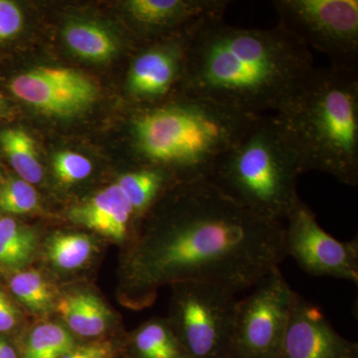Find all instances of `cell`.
Wrapping results in <instances>:
<instances>
[{
  "label": "cell",
  "instance_id": "obj_1",
  "mask_svg": "<svg viewBox=\"0 0 358 358\" xmlns=\"http://www.w3.org/2000/svg\"><path fill=\"white\" fill-rule=\"evenodd\" d=\"M174 187L129 264L141 301L162 285L186 281L218 282L239 293L286 258L280 221L247 210L209 179Z\"/></svg>",
  "mask_w": 358,
  "mask_h": 358
},
{
  "label": "cell",
  "instance_id": "obj_2",
  "mask_svg": "<svg viewBox=\"0 0 358 358\" xmlns=\"http://www.w3.org/2000/svg\"><path fill=\"white\" fill-rule=\"evenodd\" d=\"M207 18L193 36L176 93L251 115H275L313 68L310 49L278 24L268 29Z\"/></svg>",
  "mask_w": 358,
  "mask_h": 358
},
{
  "label": "cell",
  "instance_id": "obj_3",
  "mask_svg": "<svg viewBox=\"0 0 358 358\" xmlns=\"http://www.w3.org/2000/svg\"><path fill=\"white\" fill-rule=\"evenodd\" d=\"M258 117L201 96L176 93L136 112L129 131L143 166L164 169L178 183L192 182L208 178L221 155Z\"/></svg>",
  "mask_w": 358,
  "mask_h": 358
},
{
  "label": "cell",
  "instance_id": "obj_4",
  "mask_svg": "<svg viewBox=\"0 0 358 358\" xmlns=\"http://www.w3.org/2000/svg\"><path fill=\"white\" fill-rule=\"evenodd\" d=\"M301 171L358 183V72L315 68L281 110L273 115Z\"/></svg>",
  "mask_w": 358,
  "mask_h": 358
},
{
  "label": "cell",
  "instance_id": "obj_5",
  "mask_svg": "<svg viewBox=\"0 0 358 358\" xmlns=\"http://www.w3.org/2000/svg\"><path fill=\"white\" fill-rule=\"evenodd\" d=\"M300 162L273 115H262L221 155L207 179L240 206L268 220L286 219L299 197Z\"/></svg>",
  "mask_w": 358,
  "mask_h": 358
},
{
  "label": "cell",
  "instance_id": "obj_6",
  "mask_svg": "<svg viewBox=\"0 0 358 358\" xmlns=\"http://www.w3.org/2000/svg\"><path fill=\"white\" fill-rule=\"evenodd\" d=\"M169 322L189 358H230L237 292L218 282L173 284Z\"/></svg>",
  "mask_w": 358,
  "mask_h": 358
},
{
  "label": "cell",
  "instance_id": "obj_7",
  "mask_svg": "<svg viewBox=\"0 0 358 358\" xmlns=\"http://www.w3.org/2000/svg\"><path fill=\"white\" fill-rule=\"evenodd\" d=\"M272 6L278 24L326 54L331 67L357 71V0H275Z\"/></svg>",
  "mask_w": 358,
  "mask_h": 358
},
{
  "label": "cell",
  "instance_id": "obj_8",
  "mask_svg": "<svg viewBox=\"0 0 358 358\" xmlns=\"http://www.w3.org/2000/svg\"><path fill=\"white\" fill-rule=\"evenodd\" d=\"M253 294L238 301L231 336L230 358H278L294 292L279 268L257 285Z\"/></svg>",
  "mask_w": 358,
  "mask_h": 358
},
{
  "label": "cell",
  "instance_id": "obj_9",
  "mask_svg": "<svg viewBox=\"0 0 358 358\" xmlns=\"http://www.w3.org/2000/svg\"><path fill=\"white\" fill-rule=\"evenodd\" d=\"M285 256L313 277L358 282V241L341 242L320 227L315 212L298 200L284 224Z\"/></svg>",
  "mask_w": 358,
  "mask_h": 358
},
{
  "label": "cell",
  "instance_id": "obj_10",
  "mask_svg": "<svg viewBox=\"0 0 358 358\" xmlns=\"http://www.w3.org/2000/svg\"><path fill=\"white\" fill-rule=\"evenodd\" d=\"M20 102L51 117L81 114L96 102L99 89L86 75L69 68L39 67L14 76L8 84Z\"/></svg>",
  "mask_w": 358,
  "mask_h": 358
},
{
  "label": "cell",
  "instance_id": "obj_11",
  "mask_svg": "<svg viewBox=\"0 0 358 358\" xmlns=\"http://www.w3.org/2000/svg\"><path fill=\"white\" fill-rule=\"evenodd\" d=\"M202 22L150 45L134 58L127 77V91L134 101L154 105L176 93L193 36Z\"/></svg>",
  "mask_w": 358,
  "mask_h": 358
},
{
  "label": "cell",
  "instance_id": "obj_12",
  "mask_svg": "<svg viewBox=\"0 0 358 358\" xmlns=\"http://www.w3.org/2000/svg\"><path fill=\"white\" fill-rule=\"evenodd\" d=\"M357 357V343L341 336L322 308L294 292L288 327L278 358Z\"/></svg>",
  "mask_w": 358,
  "mask_h": 358
},
{
  "label": "cell",
  "instance_id": "obj_13",
  "mask_svg": "<svg viewBox=\"0 0 358 358\" xmlns=\"http://www.w3.org/2000/svg\"><path fill=\"white\" fill-rule=\"evenodd\" d=\"M225 0H129L127 13L143 31H176L192 28L211 16L224 15Z\"/></svg>",
  "mask_w": 358,
  "mask_h": 358
},
{
  "label": "cell",
  "instance_id": "obj_14",
  "mask_svg": "<svg viewBox=\"0 0 358 358\" xmlns=\"http://www.w3.org/2000/svg\"><path fill=\"white\" fill-rule=\"evenodd\" d=\"M69 217L73 222L103 237L122 242L128 238L136 216L129 200L115 183L73 207Z\"/></svg>",
  "mask_w": 358,
  "mask_h": 358
},
{
  "label": "cell",
  "instance_id": "obj_15",
  "mask_svg": "<svg viewBox=\"0 0 358 358\" xmlns=\"http://www.w3.org/2000/svg\"><path fill=\"white\" fill-rule=\"evenodd\" d=\"M56 308L70 331L83 338L102 336L112 320L105 303L90 292L66 294L58 301Z\"/></svg>",
  "mask_w": 358,
  "mask_h": 358
},
{
  "label": "cell",
  "instance_id": "obj_16",
  "mask_svg": "<svg viewBox=\"0 0 358 358\" xmlns=\"http://www.w3.org/2000/svg\"><path fill=\"white\" fill-rule=\"evenodd\" d=\"M178 183L176 179L164 169L143 166L122 174L117 181L136 217L147 214L160 197L166 194V190Z\"/></svg>",
  "mask_w": 358,
  "mask_h": 358
},
{
  "label": "cell",
  "instance_id": "obj_17",
  "mask_svg": "<svg viewBox=\"0 0 358 358\" xmlns=\"http://www.w3.org/2000/svg\"><path fill=\"white\" fill-rule=\"evenodd\" d=\"M34 231L13 216L0 217V273L11 275L24 270L37 251Z\"/></svg>",
  "mask_w": 358,
  "mask_h": 358
},
{
  "label": "cell",
  "instance_id": "obj_18",
  "mask_svg": "<svg viewBox=\"0 0 358 358\" xmlns=\"http://www.w3.org/2000/svg\"><path fill=\"white\" fill-rule=\"evenodd\" d=\"M73 53L92 62H106L117 55L119 41L103 26L88 21H74L63 33Z\"/></svg>",
  "mask_w": 358,
  "mask_h": 358
},
{
  "label": "cell",
  "instance_id": "obj_19",
  "mask_svg": "<svg viewBox=\"0 0 358 358\" xmlns=\"http://www.w3.org/2000/svg\"><path fill=\"white\" fill-rule=\"evenodd\" d=\"M0 152L17 173L18 178L32 185H38L43 180V166L39 159L36 145L23 129H1Z\"/></svg>",
  "mask_w": 358,
  "mask_h": 358
},
{
  "label": "cell",
  "instance_id": "obj_20",
  "mask_svg": "<svg viewBox=\"0 0 358 358\" xmlns=\"http://www.w3.org/2000/svg\"><path fill=\"white\" fill-rule=\"evenodd\" d=\"M136 358H189L166 320H152L134 334Z\"/></svg>",
  "mask_w": 358,
  "mask_h": 358
},
{
  "label": "cell",
  "instance_id": "obj_21",
  "mask_svg": "<svg viewBox=\"0 0 358 358\" xmlns=\"http://www.w3.org/2000/svg\"><path fill=\"white\" fill-rule=\"evenodd\" d=\"M95 241L83 233L57 232L46 242V256L54 268L63 272L81 268L96 253Z\"/></svg>",
  "mask_w": 358,
  "mask_h": 358
},
{
  "label": "cell",
  "instance_id": "obj_22",
  "mask_svg": "<svg viewBox=\"0 0 358 358\" xmlns=\"http://www.w3.org/2000/svg\"><path fill=\"white\" fill-rule=\"evenodd\" d=\"M11 293L34 313H46L55 306V289L35 270H21L9 275Z\"/></svg>",
  "mask_w": 358,
  "mask_h": 358
},
{
  "label": "cell",
  "instance_id": "obj_23",
  "mask_svg": "<svg viewBox=\"0 0 358 358\" xmlns=\"http://www.w3.org/2000/svg\"><path fill=\"white\" fill-rule=\"evenodd\" d=\"M74 346V341L67 329L48 322L32 329L23 358H61Z\"/></svg>",
  "mask_w": 358,
  "mask_h": 358
},
{
  "label": "cell",
  "instance_id": "obj_24",
  "mask_svg": "<svg viewBox=\"0 0 358 358\" xmlns=\"http://www.w3.org/2000/svg\"><path fill=\"white\" fill-rule=\"evenodd\" d=\"M38 193L20 178L3 179L0 185V211L7 216L22 215L38 208Z\"/></svg>",
  "mask_w": 358,
  "mask_h": 358
},
{
  "label": "cell",
  "instance_id": "obj_25",
  "mask_svg": "<svg viewBox=\"0 0 358 358\" xmlns=\"http://www.w3.org/2000/svg\"><path fill=\"white\" fill-rule=\"evenodd\" d=\"M53 171L59 182L74 185L91 176L93 164L83 155L64 150L54 157Z\"/></svg>",
  "mask_w": 358,
  "mask_h": 358
},
{
  "label": "cell",
  "instance_id": "obj_26",
  "mask_svg": "<svg viewBox=\"0 0 358 358\" xmlns=\"http://www.w3.org/2000/svg\"><path fill=\"white\" fill-rule=\"evenodd\" d=\"M24 16L13 1L0 0V44L13 40L22 30Z\"/></svg>",
  "mask_w": 358,
  "mask_h": 358
},
{
  "label": "cell",
  "instance_id": "obj_27",
  "mask_svg": "<svg viewBox=\"0 0 358 358\" xmlns=\"http://www.w3.org/2000/svg\"><path fill=\"white\" fill-rule=\"evenodd\" d=\"M21 313L15 303L0 289V334H9L20 326Z\"/></svg>",
  "mask_w": 358,
  "mask_h": 358
},
{
  "label": "cell",
  "instance_id": "obj_28",
  "mask_svg": "<svg viewBox=\"0 0 358 358\" xmlns=\"http://www.w3.org/2000/svg\"><path fill=\"white\" fill-rule=\"evenodd\" d=\"M113 345L107 341H96L81 346H74L61 358H110Z\"/></svg>",
  "mask_w": 358,
  "mask_h": 358
},
{
  "label": "cell",
  "instance_id": "obj_29",
  "mask_svg": "<svg viewBox=\"0 0 358 358\" xmlns=\"http://www.w3.org/2000/svg\"><path fill=\"white\" fill-rule=\"evenodd\" d=\"M0 358H18L13 346L1 338H0Z\"/></svg>",
  "mask_w": 358,
  "mask_h": 358
},
{
  "label": "cell",
  "instance_id": "obj_30",
  "mask_svg": "<svg viewBox=\"0 0 358 358\" xmlns=\"http://www.w3.org/2000/svg\"><path fill=\"white\" fill-rule=\"evenodd\" d=\"M3 113H4L3 99H2L1 95H0V119H1L2 117H3Z\"/></svg>",
  "mask_w": 358,
  "mask_h": 358
},
{
  "label": "cell",
  "instance_id": "obj_31",
  "mask_svg": "<svg viewBox=\"0 0 358 358\" xmlns=\"http://www.w3.org/2000/svg\"><path fill=\"white\" fill-rule=\"evenodd\" d=\"M1 182H2V178H1V176H0V185H1Z\"/></svg>",
  "mask_w": 358,
  "mask_h": 358
}]
</instances>
